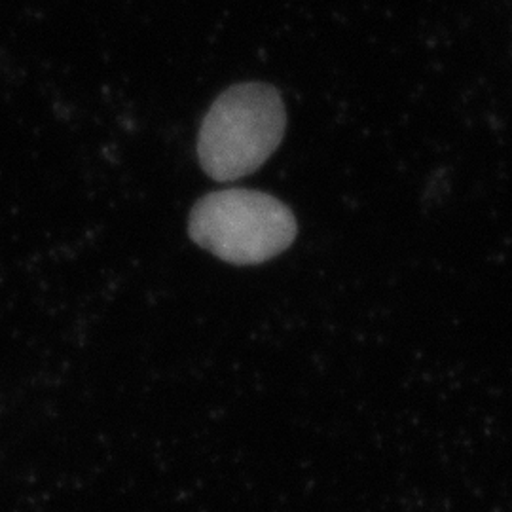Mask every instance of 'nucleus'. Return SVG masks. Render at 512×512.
I'll return each mask as SVG.
<instances>
[{"label": "nucleus", "mask_w": 512, "mask_h": 512, "mask_svg": "<svg viewBox=\"0 0 512 512\" xmlns=\"http://www.w3.org/2000/svg\"><path fill=\"white\" fill-rule=\"evenodd\" d=\"M287 110L274 86L243 82L220 93L205 114L198 158L220 183L238 181L266 164L283 141Z\"/></svg>", "instance_id": "obj_1"}, {"label": "nucleus", "mask_w": 512, "mask_h": 512, "mask_svg": "<svg viewBox=\"0 0 512 512\" xmlns=\"http://www.w3.org/2000/svg\"><path fill=\"white\" fill-rule=\"evenodd\" d=\"M188 234L202 249L236 266H255L291 247L293 211L274 196L228 188L203 196L190 211Z\"/></svg>", "instance_id": "obj_2"}]
</instances>
